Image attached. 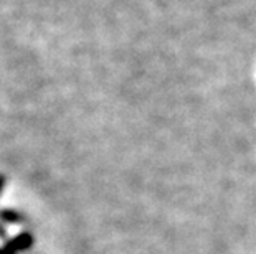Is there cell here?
I'll return each instance as SVG.
<instances>
[{"label":"cell","mask_w":256,"mask_h":254,"mask_svg":"<svg viewBox=\"0 0 256 254\" xmlns=\"http://www.w3.org/2000/svg\"><path fill=\"white\" fill-rule=\"evenodd\" d=\"M34 245V238H32L30 233H22L18 236H15L14 240H10L7 245L4 246V250L10 253V254H15L18 251H25Z\"/></svg>","instance_id":"cell-1"},{"label":"cell","mask_w":256,"mask_h":254,"mask_svg":"<svg viewBox=\"0 0 256 254\" xmlns=\"http://www.w3.org/2000/svg\"><path fill=\"white\" fill-rule=\"evenodd\" d=\"M0 254H10V253H7V251H5L4 248H2V250H0Z\"/></svg>","instance_id":"cell-4"},{"label":"cell","mask_w":256,"mask_h":254,"mask_svg":"<svg viewBox=\"0 0 256 254\" xmlns=\"http://www.w3.org/2000/svg\"><path fill=\"white\" fill-rule=\"evenodd\" d=\"M4 183H5V178L4 175H0V192H2V188H4Z\"/></svg>","instance_id":"cell-3"},{"label":"cell","mask_w":256,"mask_h":254,"mask_svg":"<svg viewBox=\"0 0 256 254\" xmlns=\"http://www.w3.org/2000/svg\"><path fill=\"white\" fill-rule=\"evenodd\" d=\"M0 220L7 221V223H20L24 220V216L17 212H12V210H2L0 212Z\"/></svg>","instance_id":"cell-2"}]
</instances>
